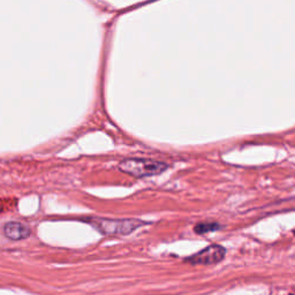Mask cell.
<instances>
[{"instance_id":"1","label":"cell","mask_w":295,"mask_h":295,"mask_svg":"<svg viewBox=\"0 0 295 295\" xmlns=\"http://www.w3.org/2000/svg\"><path fill=\"white\" fill-rule=\"evenodd\" d=\"M84 223L93 226L103 235H128L135 232L137 228L145 225L144 221L137 219H111V218L89 217L84 219Z\"/></svg>"},{"instance_id":"2","label":"cell","mask_w":295,"mask_h":295,"mask_svg":"<svg viewBox=\"0 0 295 295\" xmlns=\"http://www.w3.org/2000/svg\"><path fill=\"white\" fill-rule=\"evenodd\" d=\"M167 167V164L163 162L142 158L125 159L119 164V170L135 178H145L160 174L166 171Z\"/></svg>"},{"instance_id":"3","label":"cell","mask_w":295,"mask_h":295,"mask_svg":"<svg viewBox=\"0 0 295 295\" xmlns=\"http://www.w3.org/2000/svg\"><path fill=\"white\" fill-rule=\"evenodd\" d=\"M226 255V249L219 244H211L196 254L189 256L185 262L194 265H212L224 259Z\"/></svg>"},{"instance_id":"4","label":"cell","mask_w":295,"mask_h":295,"mask_svg":"<svg viewBox=\"0 0 295 295\" xmlns=\"http://www.w3.org/2000/svg\"><path fill=\"white\" fill-rule=\"evenodd\" d=\"M4 235L12 241L25 240L32 235V228L26 223L21 221H9L3 227Z\"/></svg>"},{"instance_id":"5","label":"cell","mask_w":295,"mask_h":295,"mask_svg":"<svg viewBox=\"0 0 295 295\" xmlns=\"http://www.w3.org/2000/svg\"><path fill=\"white\" fill-rule=\"evenodd\" d=\"M221 226L217 223H198L195 225L194 232L197 234H205V233L216 232L220 229Z\"/></svg>"},{"instance_id":"6","label":"cell","mask_w":295,"mask_h":295,"mask_svg":"<svg viewBox=\"0 0 295 295\" xmlns=\"http://www.w3.org/2000/svg\"><path fill=\"white\" fill-rule=\"evenodd\" d=\"M2 210H3V208H2V206H0V211H2Z\"/></svg>"},{"instance_id":"7","label":"cell","mask_w":295,"mask_h":295,"mask_svg":"<svg viewBox=\"0 0 295 295\" xmlns=\"http://www.w3.org/2000/svg\"><path fill=\"white\" fill-rule=\"evenodd\" d=\"M294 235H295V231H294Z\"/></svg>"}]
</instances>
